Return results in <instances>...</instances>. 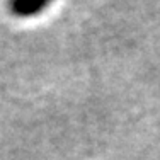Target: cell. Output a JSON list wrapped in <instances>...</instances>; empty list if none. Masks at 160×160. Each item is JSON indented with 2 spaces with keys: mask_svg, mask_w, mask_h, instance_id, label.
<instances>
[{
  "mask_svg": "<svg viewBox=\"0 0 160 160\" xmlns=\"http://www.w3.org/2000/svg\"><path fill=\"white\" fill-rule=\"evenodd\" d=\"M9 10L16 17H32L49 7L48 0H12L9 2Z\"/></svg>",
  "mask_w": 160,
  "mask_h": 160,
  "instance_id": "cell-1",
  "label": "cell"
}]
</instances>
